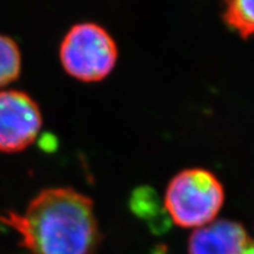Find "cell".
Wrapping results in <instances>:
<instances>
[{"instance_id":"obj_1","label":"cell","mask_w":254,"mask_h":254,"mask_svg":"<svg viewBox=\"0 0 254 254\" xmlns=\"http://www.w3.org/2000/svg\"><path fill=\"white\" fill-rule=\"evenodd\" d=\"M0 221L26 254H94L100 239L92 200L68 187L43 190L23 213L5 211Z\"/></svg>"},{"instance_id":"obj_2","label":"cell","mask_w":254,"mask_h":254,"mask_svg":"<svg viewBox=\"0 0 254 254\" xmlns=\"http://www.w3.org/2000/svg\"><path fill=\"white\" fill-rule=\"evenodd\" d=\"M224 200V187L213 173L190 168L171 180L165 194V207L178 226L199 228L214 220Z\"/></svg>"},{"instance_id":"obj_3","label":"cell","mask_w":254,"mask_h":254,"mask_svg":"<svg viewBox=\"0 0 254 254\" xmlns=\"http://www.w3.org/2000/svg\"><path fill=\"white\" fill-rule=\"evenodd\" d=\"M59 56L69 75L92 82L110 74L118 59V49L105 28L93 23H81L66 33Z\"/></svg>"},{"instance_id":"obj_4","label":"cell","mask_w":254,"mask_h":254,"mask_svg":"<svg viewBox=\"0 0 254 254\" xmlns=\"http://www.w3.org/2000/svg\"><path fill=\"white\" fill-rule=\"evenodd\" d=\"M43 117L31 95L19 90L0 91V152L15 153L37 139Z\"/></svg>"},{"instance_id":"obj_5","label":"cell","mask_w":254,"mask_h":254,"mask_svg":"<svg viewBox=\"0 0 254 254\" xmlns=\"http://www.w3.org/2000/svg\"><path fill=\"white\" fill-rule=\"evenodd\" d=\"M249 245V237L240 224L231 220H218L193 232L189 240V253L243 254Z\"/></svg>"},{"instance_id":"obj_6","label":"cell","mask_w":254,"mask_h":254,"mask_svg":"<svg viewBox=\"0 0 254 254\" xmlns=\"http://www.w3.org/2000/svg\"><path fill=\"white\" fill-rule=\"evenodd\" d=\"M21 69L18 44L11 37L0 34V87L17 80Z\"/></svg>"},{"instance_id":"obj_7","label":"cell","mask_w":254,"mask_h":254,"mask_svg":"<svg viewBox=\"0 0 254 254\" xmlns=\"http://www.w3.org/2000/svg\"><path fill=\"white\" fill-rule=\"evenodd\" d=\"M225 20L244 38L252 36L254 34V0L228 1Z\"/></svg>"},{"instance_id":"obj_8","label":"cell","mask_w":254,"mask_h":254,"mask_svg":"<svg viewBox=\"0 0 254 254\" xmlns=\"http://www.w3.org/2000/svg\"><path fill=\"white\" fill-rule=\"evenodd\" d=\"M243 254H254V244L250 243V245L246 247L245 251H244Z\"/></svg>"}]
</instances>
